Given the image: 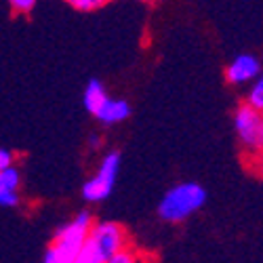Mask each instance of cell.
<instances>
[{"instance_id":"4","label":"cell","mask_w":263,"mask_h":263,"mask_svg":"<svg viewBox=\"0 0 263 263\" xmlns=\"http://www.w3.org/2000/svg\"><path fill=\"white\" fill-rule=\"evenodd\" d=\"M89 247L103 261H107L120 251L128 249V234L116 221H95L89 236Z\"/></svg>"},{"instance_id":"14","label":"cell","mask_w":263,"mask_h":263,"mask_svg":"<svg viewBox=\"0 0 263 263\" xmlns=\"http://www.w3.org/2000/svg\"><path fill=\"white\" fill-rule=\"evenodd\" d=\"M249 168L257 175V177L263 179V145L255 152L253 156H249Z\"/></svg>"},{"instance_id":"1","label":"cell","mask_w":263,"mask_h":263,"mask_svg":"<svg viewBox=\"0 0 263 263\" xmlns=\"http://www.w3.org/2000/svg\"><path fill=\"white\" fill-rule=\"evenodd\" d=\"M206 202V190L200 183L183 181L173 185L158 204V215L166 223H181L198 213Z\"/></svg>"},{"instance_id":"18","label":"cell","mask_w":263,"mask_h":263,"mask_svg":"<svg viewBox=\"0 0 263 263\" xmlns=\"http://www.w3.org/2000/svg\"><path fill=\"white\" fill-rule=\"evenodd\" d=\"M15 164V154L11 149H3L0 152V168H7V166H13Z\"/></svg>"},{"instance_id":"15","label":"cell","mask_w":263,"mask_h":263,"mask_svg":"<svg viewBox=\"0 0 263 263\" xmlns=\"http://www.w3.org/2000/svg\"><path fill=\"white\" fill-rule=\"evenodd\" d=\"M19 192H13V190H0V204L5 209H15L19 204Z\"/></svg>"},{"instance_id":"5","label":"cell","mask_w":263,"mask_h":263,"mask_svg":"<svg viewBox=\"0 0 263 263\" xmlns=\"http://www.w3.org/2000/svg\"><path fill=\"white\" fill-rule=\"evenodd\" d=\"M261 126H263V114L257 112L255 107H251L249 103H242L236 107L234 112V128L240 145L245 147L247 156H253L255 152L263 145V137H261Z\"/></svg>"},{"instance_id":"9","label":"cell","mask_w":263,"mask_h":263,"mask_svg":"<svg viewBox=\"0 0 263 263\" xmlns=\"http://www.w3.org/2000/svg\"><path fill=\"white\" fill-rule=\"evenodd\" d=\"M245 103H249L251 107H255L257 112L263 114V70H261V74L251 82L249 91H247V95H245Z\"/></svg>"},{"instance_id":"17","label":"cell","mask_w":263,"mask_h":263,"mask_svg":"<svg viewBox=\"0 0 263 263\" xmlns=\"http://www.w3.org/2000/svg\"><path fill=\"white\" fill-rule=\"evenodd\" d=\"M42 263H68L61 255H59V251L51 245L49 249H47V253H45V257H42Z\"/></svg>"},{"instance_id":"8","label":"cell","mask_w":263,"mask_h":263,"mask_svg":"<svg viewBox=\"0 0 263 263\" xmlns=\"http://www.w3.org/2000/svg\"><path fill=\"white\" fill-rule=\"evenodd\" d=\"M105 99H107V93H105V86L101 84V80H97V78L89 80V84H86V89H84V95H82L84 107L95 116L97 109L105 103Z\"/></svg>"},{"instance_id":"11","label":"cell","mask_w":263,"mask_h":263,"mask_svg":"<svg viewBox=\"0 0 263 263\" xmlns=\"http://www.w3.org/2000/svg\"><path fill=\"white\" fill-rule=\"evenodd\" d=\"M105 263H147V259L145 257H141L135 249H124V251H120L118 255H114L112 259H107Z\"/></svg>"},{"instance_id":"16","label":"cell","mask_w":263,"mask_h":263,"mask_svg":"<svg viewBox=\"0 0 263 263\" xmlns=\"http://www.w3.org/2000/svg\"><path fill=\"white\" fill-rule=\"evenodd\" d=\"M74 263H105V261H103V259H101L89 245H86V249L74 259Z\"/></svg>"},{"instance_id":"6","label":"cell","mask_w":263,"mask_h":263,"mask_svg":"<svg viewBox=\"0 0 263 263\" xmlns=\"http://www.w3.org/2000/svg\"><path fill=\"white\" fill-rule=\"evenodd\" d=\"M261 74V63L251 53H240L236 55L226 68V78L230 84H251Z\"/></svg>"},{"instance_id":"2","label":"cell","mask_w":263,"mask_h":263,"mask_svg":"<svg viewBox=\"0 0 263 263\" xmlns=\"http://www.w3.org/2000/svg\"><path fill=\"white\" fill-rule=\"evenodd\" d=\"M93 226H95L93 215L89 211H80L68 223L59 226V230L55 232V238H53V247L59 251V255L68 263H74V259L89 245V236H91Z\"/></svg>"},{"instance_id":"13","label":"cell","mask_w":263,"mask_h":263,"mask_svg":"<svg viewBox=\"0 0 263 263\" xmlns=\"http://www.w3.org/2000/svg\"><path fill=\"white\" fill-rule=\"evenodd\" d=\"M38 0H9L11 5V11L17 13V15H30L34 11Z\"/></svg>"},{"instance_id":"20","label":"cell","mask_w":263,"mask_h":263,"mask_svg":"<svg viewBox=\"0 0 263 263\" xmlns=\"http://www.w3.org/2000/svg\"><path fill=\"white\" fill-rule=\"evenodd\" d=\"M143 3H154V0H143Z\"/></svg>"},{"instance_id":"7","label":"cell","mask_w":263,"mask_h":263,"mask_svg":"<svg viewBox=\"0 0 263 263\" xmlns=\"http://www.w3.org/2000/svg\"><path fill=\"white\" fill-rule=\"evenodd\" d=\"M130 116V105L124 99H112L107 97L105 103L97 109V122H101L103 126H112V124H120Z\"/></svg>"},{"instance_id":"3","label":"cell","mask_w":263,"mask_h":263,"mask_svg":"<svg viewBox=\"0 0 263 263\" xmlns=\"http://www.w3.org/2000/svg\"><path fill=\"white\" fill-rule=\"evenodd\" d=\"M120 173V154L118 152H107L101 158V164L97 166L95 175L84 181L82 185V198L86 202H101L105 200L114 190V183Z\"/></svg>"},{"instance_id":"10","label":"cell","mask_w":263,"mask_h":263,"mask_svg":"<svg viewBox=\"0 0 263 263\" xmlns=\"http://www.w3.org/2000/svg\"><path fill=\"white\" fill-rule=\"evenodd\" d=\"M19 185H21V173L15 164L7 166V168H0V190L19 192Z\"/></svg>"},{"instance_id":"12","label":"cell","mask_w":263,"mask_h":263,"mask_svg":"<svg viewBox=\"0 0 263 263\" xmlns=\"http://www.w3.org/2000/svg\"><path fill=\"white\" fill-rule=\"evenodd\" d=\"M72 9L80 11V13H91V11H97L101 7H105L109 0H65Z\"/></svg>"},{"instance_id":"19","label":"cell","mask_w":263,"mask_h":263,"mask_svg":"<svg viewBox=\"0 0 263 263\" xmlns=\"http://www.w3.org/2000/svg\"><path fill=\"white\" fill-rule=\"evenodd\" d=\"M89 141H91V143H89V145H91V147H93V149H97V147H99V145H101V137H99V135H97V133H93V135H91V137H89Z\"/></svg>"}]
</instances>
